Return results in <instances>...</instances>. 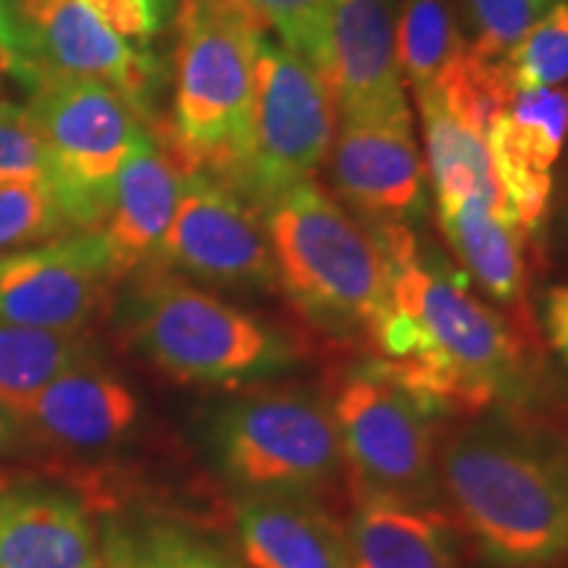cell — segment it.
<instances>
[{"label": "cell", "mask_w": 568, "mask_h": 568, "mask_svg": "<svg viewBox=\"0 0 568 568\" xmlns=\"http://www.w3.org/2000/svg\"><path fill=\"white\" fill-rule=\"evenodd\" d=\"M387 266L376 364L437 416L527 406L537 335L474 293L464 268L410 226L368 230Z\"/></svg>", "instance_id": "6da1fadb"}, {"label": "cell", "mask_w": 568, "mask_h": 568, "mask_svg": "<svg viewBox=\"0 0 568 568\" xmlns=\"http://www.w3.org/2000/svg\"><path fill=\"white\" fill-rule=\"evenodd\" d=\"M439 493L479 550L508 568L568 560V443L489 408L437 450Z\"/></svg>", "instance_id": "7a4b0ae2"}, {"label": "cell", "mask_w": 568, "mask_h": 568, "mask_svg": "<svg viewBox=\"0 0 568 568\" xmlns=\"http://www.w3.org/2000/svg\"><path fill=\"white\" fill-rule=\"evenodd\" d=\"M122 282L116 314L124 337L176 382L243 387L280 379L301 364V347L287 332L187 276L145 266Z\"/></svg>", "instance_id": "3957f363"}, {"label": "cell", "mask_w": 568, "mask_h": 568, "mask_svg": "<svg viewBox=\"0 0 568 568\" xmlns=\"http://www.w3.org/2000/svg\"><path fill=\"white\" fill-rule=\"evenodd\" d=\"M174 103L151 130L184 174L203 172L234 187L251 148L255 55L261 32L234 0H180Z\"/></svg>", "instance_id": "277c9868"}, {"label": "cell", "mask_w": 568, "mask_h": 568, "mask_svg": "<svg viewBox=\"0 0 568 568\" xmlns=\"http://www.w3.org/2000/svg\"><path fill=\"white\" fill-rule=\"evenodd\" d=\"M276 287L337 343H372L387 308V266L374 237L314 180L261 205Z\"/></svg>", "instance_id": "5b68a950"}, {"label": "cell", "mask_w": 568, "mask_h": 568, "mask_svg": "<svg viewBox=\"0 0 568 568\" xmlns=\"http://www.w3.org/2000/svg\"><path fill=\"white\" fill-rule=\"evenodd\" d=\"M211 453L240 497H311L335 487L345 458L332 403L311 389H264L226 403Z\"/></svg>", "instance_id": "8992f818"}, {"label": "cell", "mask_w": 568, "mask_h": 568, "mask_svg": "<svg viewBox=\"0 0 568 568\" xmlns=\"http://www.w3.org/2000/svg\"><path fill=\"white\" fill-rule=\"evenodd\" d=\"M48 155V184L77 232L101 230L113 184L151 119L101 82H55L27 103Z\"/></svg>", "instance_id": "52a82bcc"}, {"label": "cell", "mask_w": 568, "mask_h": 568, "mask_svg": "<svg viewBox=\"0 0 568 568\" xmlns=\"http://www.w3.org/2000/svg\"><path fill=\"white\" fill-rule=\"evenodd\" d=\"M0 69L30 92L55 82L109 84L153 122L159 61L82 0H0Z\"/></svg>", "instance_id": "ba28073f"}, {"label": "cell", "mask_w": 568, "mask_h": 568, "mask_svg": "<svg viewBox=\"0 0 568 568\" xmlns=\"http://www.w3.org/2000/svg\"><path fill=\"white\" fill-rule=\"evenodd\" d=\"M332 414L355 493L437 506L435 410L372 358L345 376Z\"/></svg>", "instance_id": "9c48e42d"}, {"label": "cell", "mask_w": 568, "mask_h": 568, "mask_svg": "<svg viewBox=\"0 0 568 568\" xmlns=\"http://www.w3.org/2000/svg\"><path fill=\"white\" fill-rule=\"evenodd\" d=\"M337 109L324 77L264 32L255 55L251 148L237 190L255 209L314 180L335 140Z\"/></svg>", "instance_id": "30bf717a"}, {"label": "cell", "mask_w": 568, "mask_h": 568, "mask_svg": "<svg viewBox=\"0 0 568 568\" xmlns=\"http://www.w3.org/2000/svg\"><path fill=\"white\" fill-rule=\"evenodd\" d=\"M153 266L211 287L276 290V268L261 211L230 184L184 174L182 195Z\"/></svg>", "instance_id": "8fae6325"}, {"label": "cell", "mask_w": 568, "mask_h": 568, "mask_svg": "<svg viewBox=\"0 0 568 568\" xmlns=\"http://www.w3.org/2000/svg\"><path fill=\"white\" fill-rule=\"evenodd\" d=\"M329 176L337 195L368 230H416L429 211V174L410 111L343 119L329 148Z\"/></svg>", "instance_id": "7c38bea8"}, {"label": "cell", "mask_w": 568, "mask_h": 568, "mask_svg": "<svg viewBox=\"0 0 568 568\" xmlns=\"http://www.w3.org/2000/svg\"><path fill=\"white\" fill-rule=\"evenodd\" d=\"M119 274L101 232H77L0 255V318L88 332Z\"/></svg>", "instance_id": "4fadbf2b"}, {"label": "cell", "mask_w": 568, "mask_h": 568, "mask_svg": "<svg viewBox=\"0 0 568 568\" xmlns=\"http://www.w3.org/2000/svg\"><path fill=\"white\" fill-rule=\"evenodd\" d=\"M568 140V84L518 92L487 132V148L503 195L531 243L548 222L552 169Z\"/></svg>", "instance_id": "5bb4252c"}, {"label": "cell", "mask_w": 568, "mask_h": 568, "mask_svg": "<svg viewBox=\"0 0 568 568\" xmlns=\"http://www.w3.org/2000/svg\"><path fill=\"white\" fill-rule=\"evenodd\" d=\"M322 77L343 119L408 111L389 0H335Z\"/></svg>", "instance_id": "9a60e30c"}, {"label": "cell", "mask_w": 568, "mask_h": 568, "mask_svg": "<svg viewBox=\"0 0 568 568\" xmlns=\"http://www.w3.org/2000/svg\"><path fill=\"white\" fill-rule=\"evenodd\" d=\"M0 568H101L88 506L63 487L0 474Z\"/></svg>", "instance_id": "2e32d148"}, {"label": "cell", "mask_w": 568, "mask_h": 568, "mask_svg": "<svg viewBox=\"0 0 568 568\" xmlns=\"http://www.w3.org/2000/svg\"><path fill=\"white\" fill-rule=\"evenodd\" d=\"M184 172L153 130L142 138L119 172L101 224L119 282L153 266L182 195Z\"/></svg>", "instance_id": "e0dca14e"}, {"label": "cell", "mask_w": 568, "mask_h": 568, "mask_svg": "<svg viewBox=\"0 0 568 568\" xmlns=\"http://www.w3.org/2000/svg\"><path fill=\"white\" fill-rule=\"evenodd\" d=\"M437 219L453 255L481 297L537 335L529 314V253L535 243L474 195L437 201Z\"/></svg>", "instance_id": "ac0fdd59"}, {"label": "cell", "mask_w": 568, "mask_h": 568, "mask_svg": "<svg viewBox=\"0 0 568 568\" xmlns=\"http://www.w3.org/2000/svg\"><path fill=\"white\" fill-rule=\"evenodd\" d=\"M140 422V400L130 385L101 364L59 376L32 403L24 429L63 453H105L122 445Z\"/></svg>", "instance_id": "d6986e66"}, {"label": "cell", "mask_w": 568, "mask_h": 568, "mask_svg": "<svg viewBox=\"0 0 568 568\" xmlns=\"http://www.w3.org/2000/svg\"><path fill=\"white\" fill-rule=\"evenodd\" d=\"M234 521L251 568H353L347 531L311 497H240Z\"/></svg>", "instance_id": "ffe728a7"}, {"label": "cell", "mask_w": 568, "mask_h": 568, "mask_svg": "<svg viewBox=\"0 0 568 568\" xmlns=\"http://www.w3.org/2000/svg\"><path fill=\"white\" fill-rule=\"evenodd\" d=\"M353 568H458L456 535L435 506L355 493L347 527Z\"/></svg>", "instance_id": "44dd1931"}, {"label": "cell", "mask_w": 568, "mask_h": 568, "mask_svg": "<svg viewBox=\"0 0 568 568\" xmlns=\"http://www.w3.org/2000/svg\"><path fill=\"white\" fill-rule=\"evenodd\" d=\"M101 568H243L203 531L155 514H111L98 527Z\"/></svg>", "instance_id": "7402d4cb"}, {"label": "cell", "mask_w": 568, "mask_h": 568, "mask_svg": "<svg viewBox=\"0 0 568 568\" xmlns=\"http://www.w3.org/2000/svg\"><path fill=\"white\" fill-rule=\"evenodd\" d=\"M101 364L88 332H59L0 318V403L19 418L48 385L80 366Z\"/></svg>", "instance_id": "603a6c76"}, {"label": "cell", "mask_w": 568, "mask_h": 568, "mask_svg": "<svg viewBox=\"0 0 568 568\" xmlns=\"http://www.w3.org/2000/svg\"><path fill=\"white\" fill-rule=\"evenodd\" d=\"M416 105L424 124L426 174L435 190V201L466 195L481 197L493 205L497 216L518 226L500 182H497L485 134L458 122L435 98H418Z\"/></svg>", "instance_id": "cb8c5ba5"}, {"label": "cell", "mask_w": 568, "mask_h": 568, "mask_svg": "<svg viewBox=\"0 0 568 568\" xmlns=\"http://www.w3.org/2000/svg\"><path fill=\"white\" fill-rule=\"evenodd\" d=\"M397 63L414 98H424L443 80L468 40L447 0H403L395 17Z\"/></svg>", "instance_id": "d4e9b609"}, {"label": "cell", "mask_w": 568, "mask_h": 568, "mask_svg": "<svg viewBox=\"0 0 568 568\" xmlns=\"http://www.w3.org/2000/svg\"><path fill=\"white\" fill-rule=\"evenodd\" d=\"M497 61L516 95L568 84V0H556L550 11Z\"/></svg>", "instance_id": "484cf974"}, {"label": "cell", "mask_w": 568, "mask_h": 568, "mask_svg": "<svg viewBox=\"0 0 568 568\" xmlns=\"http://www.w3.org/2000/svg\"><path fill=\"white\" fill-rule=\"evenodd\" d=\"M77 234L48 182L0 184V253L24 251Z\"/></svg>", "instance_id": "4316f807"}, {"label": "cell", "mask_w": 568, "mask_h": 568, "mask_svg": "<svg viewBox=\"0 0 568 568\" xmlns=\"http://www.w3.org/2000/svg\"><path fill=\"white\" fill-rule=\"evenodd\" d=\"M234 6L261 32H274L284 48L322 74L335 0H234Z\"/></svg>", "instance_id": "83f0119b"}, {"label": "cell", "mask_w": 568, "mask_h": 568, "mask_svg": "<svg viewBox=\"0 0 568 568\" xmlns=\"http://www.w3.org/2000/svg\"><path fill=\"white\" fill-rule=\"evenodd\" d=\"M471 45L487 59H503L556 0H460Z\"/></svg>", "instance_id": "f1b7e54d"}, {"label": "cell", "mask_w": 568, "mask_h": 568, "mask_svg": "<svg viewBox=\"0 0 568 568\" xmlns=\"http://www.w3.org/2000/svg\"><path fill=\"white\" fill-rule=\"evenodd\" d=\"M48 182V155L27 105L0 103V184Z\"/></svg>", "instance_id": "f546056e"}, {"label": "cell", "mask_w": 568, "mask_h": 568, "mask_svg": "<svg viewBox=\"0 0 568 568\" xmlns=\"http://www.w3.org/2000/svg\"><path fill=\"white\" fill-rule=\"evenodd\" d=\"M119 38L145 48L176 19L180 0H82Z\"/></svg>", "instance_id": "4dcf8cb0"}, {"label": "cell", "mask_w": 568, "mask_h": 568, "mask_svg": "<svg viewBox=\"0 0 568 568\" xmlns=\"http://www.w3.org/2000/svg\"><path fill=\"white\" fill-rule=\"evenodd\" d=\"M539 326L568 372V284H552L539 297Z\"/></svg>", "instance_id": "1f68e13d"}, {"label": "cell", "mask_w": 568, "mask_h": 568, "mask_svg": "<svg viewBox=\"0 0 568 568\" xmlns=\"http://www.w3.org/2000/svg\"><path fill=\"white\" fill-rule=\"evenodd\" d=\"M21 429H24V426H21L19 418L0 403V453H9L11 447L19 445Z\"/></svg>", "instance_id": "d6a6232c"}]
</instances>
